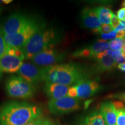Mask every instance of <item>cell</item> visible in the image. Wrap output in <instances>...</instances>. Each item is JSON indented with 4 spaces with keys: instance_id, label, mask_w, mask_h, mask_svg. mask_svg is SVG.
<instances>
[{
    "instance_id": "6da1fadb",
    "label": "cell",
    "mask_w": 125,
    "mask_h": 125,
    "mask_svg": "<svg viewBox=\"0 0 125 125\" xmlns=\"http://www.w3.org/2000/svg\"><path fill=\"white\" fill-rule=\"evenodd\" d=\"M41 117V109L31 103L12 101L0 107V125H26Z\"/></svg>"
},
{
    "instance_id": "7a4b0ae2",
    "label": "cell",
    "mask_w": 125,
    "mask_h": 125,
    "mask_svg": "<svg viewBox=\"0 0 125 125\" xmlns=\"http://www.w3.org/2000/svg\"><path fill=\"white\" fill-rule=\"evenodd\" d=\"M62 34L56 28H42L32 36L22 49L26 59L31 60L39 53L54 48L62 41Z\"/></svg>"
},
{
    "instance_id": "3957f363",
    "label": "cell",
    "mask_w": 125,
    "mask_h": 125,
    "mask_svg": "<svg viewBox=\"0 0 125 125\" xmlns=\"http://www.w3.org/2000/svg\"><path fill=\"white\" fill-rule=\"evenodd\" d=\"M84 78L81 68L75 64H61L43 68V81L45 82L71 86Z\"/></svg>"
},
{
    "instance_id": "277c9868",
    "label": "cell",
    "mask_w": 125,
    "mask_h": 125,
    "mask_svg": "<svg viewBox=\"0 0 125 125\" xmlns=\"http://www.w3.org/2000/svg\"><path fill=\"white\" fill-rule=\"evenodd\" d=\"M5 90L10 97L27 99L34 96L36 89L21 76L12 75L6 80Z\"/></svg>"
},
{
    "instance_id": "5b68a950",
    "label": "cell",
    "mask_w": 125,
    "mask_h": 125,
    "mask_svg": "<svg viewBox=\"0 0 125 125\" xmlns=\"http://www.w3.org/2000/svg\"><path fill=\"white\" fill-rule=\"evenodd\" d=\"M46 27L44 24L35 19L18 33L10 35L4 36L8 46L22 49L29 42L32 36L42 28Z\"/></svg>"
},
{
    "instance_id": "8992f818",
    "label": "cell",
    "mask_w": 125,
    "mask_h": 125,
    "mask_svg": "<svg viewBox=\"0 0 125 125\" xmlns=\"http://www.w3.org/2000/svg\"><path fill=\"white\" fill-rule=\"evenodd\" d=\"M31 16L21 12H15L0 25V32L3 36L13 35L24 29L33 20Z\"/></svg>"
},
{
    "instance_id": "52a82bcc",
    "label": "cell",
    "mask_w": 125,
    "mask_h": 125,
    "mask_svg": "<svg viewBox=\"0 0 125 125\" xmlns=\"http://www.w3.org/2000/svg\"><path fill=\"white\" fill-rule=\"evenodd\" d=\"M100 89L101 85L96 81L84 78L70 87L68 96L85 99L93 96Z\"/></svg>"
},
{
    "instance_id": "ba28073f",
    "label": "cell",
    "mask_w": 125,
    "mask_h": 125,
    "mask_svg": "<svg viewBox=\"0 0 125 125\" xmlns=\"http://www.w3.org/2000/svg\"><path fill=\"white\" fill-rule=\"evenodd\" d=\"M51 113L55 115H62L76 111L80 108L79 100L65 96L57 99H51L48 103Z\"/></svg>"
},
{
    "instance_id": "9c48e42d",
    "label": "cell",
    "mask_w": 125,
    "mask_h": 125,
    "mask_svg": "<svg viewBox=\"0 0 125 125\" xmlns=\"http://www.w3.org/2000/svg\"><path fill=\"white\" fill-rule=\"evenodd\" d=\"M65 53L54 49H48L36 54L31 59L38 66L42 68L57 65L65 58Z\"/></svg>"
},
{
    "instance_id": "30bf717a",
    "label": "cell",
    "mask_w": 125,
    "mask_h": 125,
    "mask_svg": "<svg viewBox=\"0 0 125 125\" xmlns=\"http://www.w3.org/2000/svg\"><path fill=\"white\" fill-rule=\"evenodd\" d=\"M18 74L34 86L43 81V68L33 63H23Z\"/></svg>"
},
{
    "instance_id": "8fae6325",
    "label": "cell",
    "mask_w": 125,
    "mask_h": 125,
    "mask_svg": "<svg viewBox=\"0 0 125 125\" xmlns=\"http://www.w3.org/2000/svg\"><path fill=\"white\" fill-rule=\"evenodd\" d=\"M109 42L103 40L97 41L89 46L78 49L73 53V57L77 58H94L96 59L100 54L109 49Z\"/></svg>"
},
{
    "instance_id": "7c38bea8",
    "label": "cell",
    "mask_w": 125,
    "mask_h": 125,
    "mask_svg": "<svg viewBox=\"0 0 125 125\" xmlns=\"http://www.w3.org/2000/svg\"><path fill=\"white\" fill-rule=\"evenodd\" d=\"M81 21L84 27L91 30L95 34L100 33L101 23L96 8H85L81 12Z\"/></svg>"
},
{
    "instance_id": "4fadbf2b",
    "label": "cell",
    "mask_w": 125,
    "mask_h": 125,
    "mask_svg": "<svg viewBox=\"0 0 125 125\" xmlns=\"http://www.w3.org/2000/svg\"><path fill=\"white\" fill-rule=\"evenodd\" d=\"M24 59L5 53L0 58V70L2 73H18L24 63Z\"/></svg>"
},
{
    "instance_id": "5bb4252c",
    "label": "cell",
    "mask_w": 125,
    "mask_h": 125,
    "mask_svg": "<svg viewBox=\"0 0 125 125\" xmlns=\"http://www.w3.org/2000/svg\"><path fill=\"white\" fill-rule=\"evenodd\" d=\"M70 87L56 83L46 82L43 90L47 96L51 99H57L68 96Z\"/></svg>"
},
{
    "instance_id": "9a60e30c",
    "label": "cell",
    "mask_w": 125,
    "mask_h": 125,
    "mask_svg": "<svg viewBox=\"0 0 125 125\" xmlns=\"http://www.w3.org/2000/svg\"><path fill=\"white\" fill-rule=\"evenodd\" d=\"M100 112L107 125H116L117 120L116 108L113 102L106 101L101 104Z\"/></svg>"
},
{
    "instance_id": "2e32d148",
    "label": "cell",
    "mask_w": 125,
    "mask_h": 125,
    "mask_svg": "<svg viewBox=\"0 0 125 125\" xmlns=\"http://www.w3.org/2000/svg\"><path fill=\"white\" fill-rule=\"evenodd\" d=\"M112 51L109 49L103 53L100 54L96 60L97 61V68L100 72L111 71L116 67V62L112 58Z\"/></svg>"
},
{
    "instance_id": "e0dca14e",
    "label": "cell",
    "mask_w": 125,
    "mask_h": 125,
    "mask_svg": "<svg viewBox=\"0 0 125 125\" xmlns=\"http://www.w3.org/2000/svg\"><path fill=\"white\" fill-rule=\"evenodd\" d=\"M76 125H107L100 111L87 114L78 122Z\"/></svg>"
},
{
    "instance_id": "ac0fdd59",
    "label": "cell",
    "mask_w": 125,
    "mask_h": 125,
    "mask_svg": "<svg viewBox=\"0 0 125 125\" xmlns=\"http://www.w3.org/2000/svg\"><path fill=\"white\" fill-rule=\"evenodd\" d=\"M96 10L101 24H111L114 13L110 9L105 7H99L96 8Z\"/></svg>"
},
{
    "instance_id": "d6986e66",
    "label": "cell",
    "mask_w": 125,
    "mask_h": 125,
    "mask_svg": "<svg viewBox=\"0 0 125 125\" xmlns=\"http://www.w3.org/2000/svg\"><path fill=\"white\" fill-rule=\"evenodd\" d=\"M125 40L123 38H116L109 42V46L112 51H121L125 46Z\"/></svg>"
},
{
    "instance_id": "ffe728a7",
    "label": "cell",
    "mask_w": 125,
    "mask_h": 125,
    "mask_svg": "<svg viewBox=\"0 0 125 125\" xmlns=\"http://www.w3.org/2000/svg\"><path fill=\"white\" fill-rule=\"evenodd\" d=\"M117 120L116 125H125V108H116Z\"/></svg>"
},
{
    "instance_id": "44dd1931",
    "label": "cell",
    "mask_w": 125,
    "mask_h": 125,
    "mask_svg": "<svg viewBox=\"0 0 125 125\" xmlns=\"http://www.w3.org/2000/svg\"><path fill=\"white\" fill-rule=\"evenodd\" d=\"M111 56L116 63L121 64L125 62V57L122 50L121 51H112Z\"/></svg>"
},
{
    "instance_id": "7402d4cb",
    "label": "cell",
    "mask_w": 125,
    "mask_h": 125,
    "mask_svg": "<svg viewBox=\"0 0 125 125\" xmlns=\"http://www.w3.org/2000/svg\"><path fill=\"white\" fill-rule=\"evenodd\" d=\"M7 49V45L4 36L0 32V58L5 54Z\"/></svg>"
},
{
    "instance_id": "603a6c76",
    "label": "cell",
    "mask_w": 125,
    "mask_h": 125,
    "mask_svg": "<svg viewBox=\"0 0 125 125\" xmlns=\"http://www.w3.org/2000/svg\"><path fill=\"white\" fill-rule=\"evenodd\" d=\"M100 35L103 40H114V39L116 38L117 32L115 30H114L108 34H100Z\"/></svg>"
},
{
    "instance_id": "cb8c5ba5",
    "label": "cell",
    "mask_w": 125,
    "mask_h": 125,
    "mask_svg": "<svg viewBox=\"0 0 125 125\" xmlns=\"http://www.w3.org/2000/svg\"><path fill=\"white\" fill-rule=\"evenodd\" d=\"M114 29L110 24H101L100 26V34H108L114 31Z\"/></svg>"
},
{
    "instance_id": "d4e9b609",
    "label": "cell",
    "mask_w": 125,
    "mask_h": 125,
    "mask_svg": "<svg viewBox=\"0 0 125 125\" xmlns=\"http://www.w3.org/2000/svg\"><path fill=\"white\" fill-rule=\"evenodd\" d=\"M117 18L121 21L124 20L125 16V8H122L117 12Z\"/></svg>"
},
{
    "instance_id": "484cf974",
    "label": "cell",
    "mask_w": 125,
    "mask_h": 125,
    "mask_svg": "<svg viewBox=\"0 0 125 125\" xmlns=\"http://www.w3.org/2000/svg\"><path fill=\"white\" fill-rule=\"evenodd\" d=\"M45 118L43 117H41L38 119H36L34 120V121H31V122H30L26 125H42L43 121H44Z\"/></svg>"
},
{
    "instance_id": "4316f807",
    "label": "cell",
    "mask_w": 125,
    "mask_h": 125,
    "mask_svg": "<svg viewBox=\"0 0 125 125\" xmlns=\"http://www.w3.org/2000/svg\"><path fill=\"white\" fill-rule=\"evenodd\" d=\"M114 30L118 32H125V21H120V23L116 29H114Z\"/></svg>"
},
{
    "instance_id": "83f0119b",
    "label": "cell",
    "mask_w": 125,
    "mask_h": 125,
    "mask_svg": "<svg viewBox=\"0 0 125 125\" xmlns=\"http://www.w3.org/2000/svg\"><path fill=\"white\" fill-rule=\"evenodd\" d=\"M120 23V20L118 19V18L116 15L114 14L112 16V19H111V26H112V27L114 28V29H116V28L118 27V26L119 24Z\"/></svg>"
},
{
    "instance_id": "f1b7e54d",
    "label": "cell",
    "mask_w": 125,
    "mask_h": 125,
    "mask_svg": "<svg viewBox=\"0 0 125 125\" xmlns=\"http://www.w3.org/2000/svg\"><path fill=\"white\" fill-rule=\"evenodd\" d=\"M114 98H118L119 100L123 101V102L125 103V92L123 93L118 94H115L113 96Z\"/></svg>"
},
{
    "instance_id": "f546056e",
    "label": "cell",
    "mask_w": 125,
    "mask_h": 125,
    "mask_svg": "<svg viewBox=\"0 0 125 125\" xmlns=\"http://www.w3.org/2000/svg\"><path fill=\"white\" fill-rule=\"evenodd\" d=\"M42 125H57L56 123L54 122L52 120L49 119L48 118H45L44 121H43Z\"/></svg>"
},
{
    "instance_id": "4dcf8cb0",
    "label": "cell",
    "mask_w": 125,
    "mask_h": 125,
    "mask_svg": "<svg viewBox=\"0 0 125 125\" xmlns=\"http://www.w3.org/2000/svg\"><path fill=\"white\" fill-rule=\"evenodd\" d=\"M118 68L121 70V71L123 72H125V62H123V63H121V64H119L118 65Z\"/></svg>"
},
{
    "instance_id": "1f68e13d",
    "label": "cell",
    "mask_w": 125,
    "mask_h": 125,
    "mask_svg": "<svg viewBox=\"0 0 125 125\" xmlns=\"http://www.w3.org/2000/svg\"><path fill=\"white\" fill-rule=\"evenodd\" d=\"M3 2V4H9V3H10L12 2L11 0H3L2 1Z\"/></svg>"
},
{
    "instance_id": "d6a6232c",
    "label": "cell",
    "mask_w": 125,
    "mask_h": 125,
    "mask_svg": "<svg viewBox=\"0 0 125 125\" xmlns=\"http://www.w3.org/2000/svg\"><path fill=\"white\" fill-rule=\"evenodd\" d=\"M2 76V72L0 70V81H1V80Z\"/></svg>"
},
{
    "instance_id": "836d02e7",
    "label": "cell",
    "mask_w": 125,
    "mask_h": 125,
    "mask_svg": "<svg viewBox=\"0 0 125 125\" xmlns=\"http://www.w3.org/2000/svg\"><path fill=\"white\" fill-rule=\"evenodd\" d=\"M122 6L123 8H125V1H123L122 4Z\"/></svg>"
},
{
    "instance_id": "e575fe53",
    "label": "cell",
    "mask_w": 125,
    "mask_h": 125,
    "mask_svg": "<svg viewBox=\"0 0 125 125\" xmlns=\"http://www.w3.org/2000/svg\"><path fill=\"white\" fill-rule=\"evenodd\" d=\"M2 3H3L2 1H0V4H2ZM1 13V6H0V13Z\"/></svg>"
},
{
    "instance_id": "d590c367",
    "label": "cell",
    "mask_w": 125,
    "mask_h": 125,
    "mask_svg": "<svg viewBox=\"0 0 125 125\" xmlns=\"http://www.w3.org/2000/svg\"><path fill=\"white\" fill-rule=\"evenodd\" d=\"M123 21H125V18H124V20H123Z\"/></svg>"
},
{
    "instance_id": "8d00e7d4",
    "label": "cell",
    "mask_w": 125,
    "mask_h": 125,
    "mask_svg": "<svg viewBox=\"0 0 125 125\" xmlns=\"http://www.w3.org/2000/svg\"><path fill=\"white\" fill-rule=\"evenodd\" d=\"M124 79H125V76H124Z\"/></svg>"
},
{
    "instance_id": "74e56055",
    "label": "cell",
    "mask_w": 125,
    "mask_h": 125,
    "mask_svg": "<svg viewBox=\"0 0 125 125\" xmlns=\"http://www.w3.org/2000/svg\"></svg>"
}]
</instances>
